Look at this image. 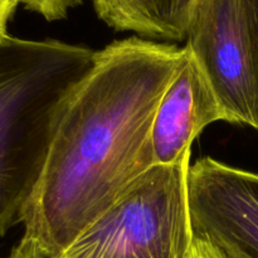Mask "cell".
<instances>
[{"instance_id":"cell-11","label":"cell","mask_w":258,"mask_h":258,"mask_svg":"<svg viewBox=\"0 0 258 258\" xmlns=\"http://www.w3.org/2000/svg\"><path fill=\"white\" fill-rule=\"evenodd\" d=\"M19 2L18 0H0V39L7 37L8 23L15 13Z\"/></svg>"},{"instance_id":"cell-10","label":"cell","mask_w":258,"mask_h":258,"mask_svg":"<svg viewBox=\"0 0 258 258\" xmlns=\"http://www.w3.org/2000/svg\"><path fill=\"white\" fill-rule=\"evenodd\" d=\"M188 258H227L211 243L206 237L201 234L194 233L193 243H191L190 251H189Z\"/></svg>"},{"instance_id":"cell-7","label":"cell","mask_w":258,"mask_h":258,"mask_svg":"<svg viewBox=\"0 0 258 258\" xmlns=\"http://www.w3.org/2000/svg\"><path fill=\"white\" fill-rule=\"evenodd\" d=\"M97 17L118 32L181 40L196 0H92Z\"/></svg>"},{"instance_id":"cell-9","label":"cell","mask_w":258,"mask_h":258,"mask_svg":"<svg viewBox=\"0 0 258 258\" xmlns=\"http://www.w3.org/2000/svg\"><path fill=\"white\" fill-rule=\"evenodd\" d=\"M8 258H54L43 244L29 237H23L22 241L13 248Z\"/></svg>"},{"instance_id":"cell-6","label":"cell","mask_w":258,"mask_h":258,"mask_svg":"<svg viewBox=\"0 0 258 258\" xmlns=\"http://www.w3.org/2000/svg\"><path fill=\"white\" fill-rule=\"evenodd\" d=\"M227 121L226 112L202 68L184 47L178 72L161 97L151 127L154 165H171L188 153L206 126Z\"/></svg>"},{"instance_id":"cell-1","label":"cell","mask_w":258,"mask_h":258,"mask_svg":"<svg viewBox=\"0 0 258 258\" xmlns=\"http://www.w3.org/2000/svg\"><path fill=\"white\" fill-rule=\"evenodd\" d=\"M184 48L127 38L96 52L25 208V237L58 258L154 166L151 127Z\"/></svg>"},{"instance_id":"cell-12","label":"cell","mask_w":258,"mask_h":258,"mask_svg":"<svg viewBox=\"0 0 258 258\" xmlns=\"http://www.w3.org/2000/svg\"><path fill=\"white\" fill-rule=\"evenodd\" d=\"M248 2L249 15H251L252 27H253L254 40H256V49L258 57V0H247Z\"/></svg>"},{"instance_id":"cell-8","label":"cell","mask_w":258,"mask_h":258,"mask_svg":"<svg viewBox=\"0 0 258 258\" xmlns=\"http://www.w3.org/2000/svg\"><path fill=\"white\" fill-rule=\"evenodd\" d=\"M27 9L38 13L48 22L67 18L71 9L82 4V0H18Z\"/></svg>"},{"instance_id":"cell-4","label":"cell","mask_w":258,"mask_h":258,"mask_svg":"<svg viewBox=\"0 0 258 258\" xmlns=\"http://www.w3.org/2000/svg\"><path fill=\"white\" fill-rule=\"evenodd\" d=\"M186 45L228 122L258 130V57L247 0H196Z\"/></svg>"},{"instance_id":"cell-5","label":"cell","mask_w":258,"mask_h":258,"mask_svg":"<svg viewBox=\"0 0 258 258\" xmlns=\"http://www.w3.org/2000/svg\"><path fill=\"white\" fill-rule=\"evenodd\" d=\"M188 203L194 233L227 258H258V174L199 159L189 168Z\"/></svg>"},{"instance_id":"cell-2","label":"cell","mask_w":258,"mask_h":258,"mask_svg":"<svg viewBox=\"0 0 258 258\" xmlns=\"http://www.w3.org/2000/svg\"><path fill=\"white\" fill-rule=\"evenodd\" d=\"M96 52L54 39H0V236L23 223L71 100Z\"/></svg>"},{"instance_id":"cell-3","label":"cell","mask_w":258,"mask_h":258,"mask_svg":"<svg viewBox=\"0 0 258 258\" xmlns=\"http://www.w3.org/2000/svg\"><path fill=\"white\" fill-rule=\"evenodd\" d=\"M190 155L139 176L58 258H188Z\"/></svg>"}]
</instances>
